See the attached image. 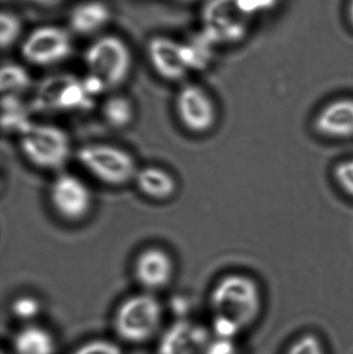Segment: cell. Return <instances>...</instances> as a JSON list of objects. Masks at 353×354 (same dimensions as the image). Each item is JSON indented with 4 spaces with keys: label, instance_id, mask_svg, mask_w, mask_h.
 <instances>
[{
    "label": "cell",
    "instance_id": "cell-1",
    "mask_svg": "<svg viewBox=\"0 0 353 354\" xmlns=\"http://www.w3.org/2000/svg\"><path fill=\"white\" fill-rule=\"evenodd\" d=\"M209 308L217 338L232 339L256 322L263 292L254 278L240 272L225 274L209 293Z\"/></svg>",
    "mask_w": 353,
    "mask_h": 354
},
{
    "label": "cell",
    "instance_id": "cell-2",
    "mask_svg": "<svg viewBox=\"0 0 353 354\" xmlns=\"http://www.w3.org/2000/svg\"><path fill=\"white\" fill-rule=\"evenodd\" d=\"M163 314L161 301L153 293H136L124 299L116 309L114 332L128 344H144L159 334Z\"/></svg>",
    "mask_w": 353,
    "mask_h": 354
},
{
    "label": "cell",
    "instance_id": "cell-3",
    "mask_svg": "<svg viewBox=\"0 0 353 354\" xmlns=\"http://www.w3.org/2000/svg\"><path fill=\"white\" fill-rule=\"evenodd\" d=\"M19 149L29 164L43 171L60 172L73 155L66 131L48 122H32L21 133Z\"/></svg>",
    "mask_w": 353,
    "mask_h": 354
},
{
    "label": "cell",
    "instance_id": "cell-4",
    "mask_svg": "<svg viewBox=\"0 0 353 354\" xmlns=\"http://www.w3.org/2000/svg\"><path fill=\"white\" fill-rule=\"evenodd\" d=\"M76 160L95 180L112 187L134 183L139 167L132 153L110 143H88L79 147Z\"/></svg>",
    "mask_w": 353,
    "mask_h": 354
},
{
    "label": "cell",
    "instance_id": "cell-5",
    "mask_svg": "<svg viewBox=\"0 0 353 354\" xmlns=\"http://www.w3.org/2000/svg\"><path fill=\"white\" fill-rule=\"evenodd\" d=\"M49 202L58 218L75 224L90 214L93 194L80 176L60 171L50 185Z\"/></svg>",
    "mask_w": 353,
    "mask_h": 354
},
{
    "label": "cell",
    "instance_id": "cell-6",
    "mask_svg": "<svg viewBox=\"0 0 353 354\" xmlns=\"http://www.w3.org/2000/svg\"><path fill=\"white\" fill-rule=\"evenodd\" d=\"M250 18L245 16L236 0H209L202 12V35L213 46L240 43L250 30Z\"/></svg>",
    "mask_w": 353,
    "mask_h": 354
},
{
    "label": "cell",
    "instance_id": "cell-7",
    "mask_svg": "<svg viewBox=\"0 0 353 354\" xmlns=\"http://www.w3.org/2000/svg\"><path fill=\"white\" fill-rule=\"evenodd\" d=\"M89 74L101 79L106 86L116 87L128 78L131 71L130 50L116 37L108 35L93 44L85 53Z\"/></svg>",
    "mask_w": 353,
    "mask_h": 354
},
{
    "label": "cell",
    "instance_id": "cell-8",
    "mask_svg": "<svg viewBox=\"0 0 353 354\" xmlns=\"http://www.w3.org/2000/svg\"><path fill=\"white\" fill-rule=\"evenodd\" d=\"M174 107L178 122L191 134H207L217 124V104L200 85L182 86L176 95Z\"/></svg>",
    "mask_w": 353,
    "mask_h": 354
},
{
    "label": "cell",
    "instance_id": "cell-9",
    "mask_svg": "<svg viewBox=\"0 0 353 354\" xmlns=\"http://www.w3.org/2000/svg\"><path fill=\"white\" fill-rule=\"evenodd\" d=\"M93 97L85 91L82 81L70 75L49 77L39 85L35 106L51 112L84 111L93 106Z\"/></svg>",
    "mask_w": 353,
    "mask_h": 354
},
{
    "label": "cell",
    "instance_id": "cell-10",
    "mask_svg": "<svg viewBox=\"0 0 353 354\" xmlns=\"http://www.w3.org/2000/svg\"><path fill=\"white\" fill-rule=\"evenodd\" d=\"M133 274L145 292L167 288L175 274V262L169 252L161 247H147L139 252L133 264Z\"/></svg>",
    "mask_w": 353,
    "mask_h": 354
},
{
    "label": "cell",
    "instance_id": "cell-11",
    "mask_svg": "<svg viewBox=\"0 0 353 354\" xmlns=\"http://www.w3.org/2000/svg\"><path fill=\"white\" fill-rule=\"evenodd\" d=\"M22 56L35 66H50L72 52L70 37L57 27H41L30 33L21 48Z\"/></svg>",
    "mask_w": 353,
    "mask_h": 354
},
{
    "label": "cell",
    "instance_id": "cell-12",
    "mask_svg": "<svg viewBox=\"0 0 353 354\" xmlns=\"http://www.w3.org/2000/svg\"><path fill=\"white\" fill-rule=\"evenodd\" d=\"M211 341L207 328L189 320H180L161 335L158 353L203 354Z\"/></svg>",
    "mask_w": 353,
    "mask_h": 354
},
{
    "label": "cell",
    "instance_id": "cell-13",
    "mask_svg": "<svg viewBox=\"0 0 353 354\" xmlns=\"http://www.w3.org/2000/svg\"><path fill=\"white\" fill-rule=\"evenodd\" d=\"M314 128L325 138H353V99L342 97L323 106L316 114Z\"/></svg>",
    "mask_w": 353,
    "mask_h": 354
},
{
    "label": "cell",
    "instance_id": "cell-14",
    "mask_svg": "<svg viewBox=\"0 0 353 354\" xmlns=\"http://www.w3.org/2000/svg\"><path fill=\"white\" fill-rule=\"evenodd\" d=\"M151 64L166 80L178 81L188 72L180 53V44L167 37H153L149 44Z\"/></svg>",
    "mask_w": 353,
    "mask_h": 354
},
{
    "label": "cell",
    "instance_id": "cell-15",
    "mask_svg": "<svg viewBox=\"0 0 353 354\" xmlns=\"http://www.w3.org/2000/svg\"><path fill=\"white\" fill-rule=\"evenodd\" d=\"M134 183L144 197L158 202L171 199L178 189L175 176L165 168L155 165L139 168Z\"/></svg>",
    "mask_w": 353,
    "mask_h": 354
},
{
    "label": "cell",
    "instance_id": "cell-16",
    "mask_svg": "<svg viewBox=\"0 0 353 354\" xmlns=\"http://www.w3.org/2000/svg\"><path fill=\"white\" fill-rule=\"evenodd\" d=\"M15 354H55L56 340L43 326L27 324L12 339Z\"/></svg>",
    "mask_w": 353,
    "mask_h": 354
},
{
    "label": "cell",
    "instance_id": "cell-17",
    "mask_svg": "<svg viewBox=\"0 0 353 354\" xmlns=\"http://www.w3.org/2000/svg\"><path fill=\"white\" fill-rule=\"evenodd\" d=\"M110 10L102 2L93 1L77 6L70 14L73 30L81 35L93 32L108 22Z\"/></svg>",
    "mask_w": 353,
    "mask_h": 354
},
{
    "label": "cell",
    "instance_id": "cell-18",
    "mask_svg": "<svg viewBox=\"0 0 353 354\" xmlns=\"http://www.w3.org/2000/svg\"><path fill=\"white\" fill-rule=\"evenodd\" d=\"M102 115L108 126L115 130H124L134 122V105L124 95H112L104 102Z\"/></svg>",
    "mask_w": 353,
    "mask_h": 354
},
{
    "label": "cell",
    "instance_id": "cell-19",
    "mask_svg": "<svg viewBox=\"0 0 353 354\" xmlns=\"http://www.w3.org/2000/svg\"><path fill=\"white\" fill-rule=\"evenodd\" d=\"M213 44L202 33L189 44H180V53L189 70L203 71L213 59Z\"/></svg>",
    "mask_w": 353,
    "mask_h": 354
},
{
    "label": "cell",
    "instance_id": "cell-20",
    "mask_svg": "<svg viewBox=\"0 0 353 354\" xmlns=\"http://www.w3.org/2000/svg\"><path fill=\"white\" fill-rule=\"evenodd\" d=\"M32 122H29L28 112L18 95H4L2 97V124L8 131L24 132Z\"/></svg>",
    "mask_w": 353,
    "mask_h": 354
},
{
    "label": "cell",
    "instance_id": "cell-21",
    "mask_svg": "<svg viewBox=\"0 0 353 354\" xmlns=\"http://www.w3.org/2000/svg\"><path fill=\"white\" fill-rule=\"evenodd\" d=\"M30 86L28 73L17 64H6L0 72V87L4 95H18Z\"/></svg>",
    "mask_w": 353,
    "mask_h": 354
},
{
    "label": "cell",
    "instance_id": "cell-22",
    "mask_svg": "<svg viewBox=\"0 0 353 354\" xmlns=\"http://www.w3.org/2000/svg\"><path fill=\"white\" fill-rule=\"evenodd\" d=\"M21 32L19 19L10 12H2L0 15V45L2 49L10 47L18 39Z\"/></svg>",
    "mask_w": 353,
    "mask_h": 354
},
{
    "label": "cell",
    "instance_id": "cell-23",
    "mask_svg": "<svg viewBox=\"0 0 353 354\" xmlns=\"http://www.w3.org/2000/svg\"><path fill=\"white\" fill-rule=\"evenodd\" d=\"M285 354H327V353L318 336L308 333L292 342Z\"/></svg>",
    "mask_w": 353,
    "mask_h": 354
},
{
    "label": "cell",
    "instance_id": "cell-24",
    "mask_svg": "<svg viewBox=\"0 0 353 354\" xmlns=\"http://www.w3.org/2000/svg\"><path fill=\"white\" fill-rule=\"evenodd\" d=\"M72 354H124V351L114 341L93 339L77 347Z\"/></svg>",
    "mask_w": 353,
    "mask_h": 354
},
{
    "label": "cell",
    "instance_id": "cell-25",
    "mask_svg": "<svg viewBox=\"0 0 353 354\" xmlns=\"http://www.w3.org/2000/svg\"><path fill=\"white\" fill-rule=\"evenodd\" d=\"M236 2L240 12L251 19L256 15L258 16L275 10L279 6L280 0H236Z\"/></svg>",
    "mask_w": 353,
    "mask_h": 354
},
{
    "label": "cell",
    "instance_id": "cell-26",
    "mask_svg": "<svg viewBox=\"0 0 353 354\" xmlns=\"http://www.w3.org/2000/svg\"><path fill=\"white\" fill-rule=\"evenodd\" d=\"M334 178L338 187L353 198V159L344 160L334 169Z\"/></svg>",
    "mask_w": 353,
    "mask_h": 354
},
{
    "label": "cell",
    "instance_id": "cell-27",
    "mask_svg": "<svg viewBox=\"0 0 353 354\" xmlns=\"http://www.w3.org/2000/svg\"><path fill=\"white\" fill-rule=\"evenodd\" d=\"M39 301L30 295H22L12 301V313L21 319H30L39 313Z\"/></svg>",
    "mask_w": 353,
    "mask_h": 354
},
{
    "label": "cell",
    "instance_id": "cell-28",
    "mask_svg": "<svg viewBox=\"0 0 353 354\" xmlns=\"http://www.w3.org/2000/svg\"><path fill=\"white\" fill-rule=\"evenodd\" d=\"M203 354H242L232 339L217 338L211 339Z\"/></svg>",
    "mask_w": 353,
    "mask_h": 354
},
{
    "label": "cell",
    "instance_id": "cell-29",
    "mask_svg": "<svg viewBox=\"0 0 353 354\" xmlns=\"http://www.w3.org/2000/svg\"><path fill=\"white\" fill-rule=\"evenodd\" d=\"M347 19L350 26H352L353 29V0H348Z\"/></svg>",
    "mask_w": 353,
    "mask_h": 354
},
{
    "label": "cell",
    "instance_id": "cell-30",
    "mask_svg": "<svg viewBox=\"0 0 353 354\" xmlns=\"http://www.w3.org/2000/svg\"><path fill=\"white\" fill-rule=\"evenodd\" d=\"M31 1L37 2V3H54V2H58L60 0H31Z\"/></svg>",
    "mask_w": 353,
    "mask_h": 354
},
{
    "label": "cell",
    "instance_id": "cell-31",
    "mask_svg": "<svg viewBox=\"0 0 353 354\" xmlns=\"http://www.w3.org/2000/svg\"><path fill=\"white\" fill-rule=\"evenodd\" d=\"M180 1L191 2V1H194V0H180Z\"/></svg>",
    "mask_w": 353,
    "mask_h": 354
}]
</instances>
